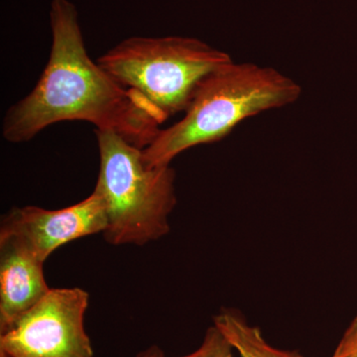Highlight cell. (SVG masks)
Here are the masks:
<instances>
[{
	"mask_svg": "<svg viewBox=\"0 0 357 357\" xmlns=\"http://www.w3.org/2000/svg\"><path fill=\"white\" fill-rule=\"evenodd\" d=\"M50 26L48 63L31 93L7 110L2 137L24 143L58 122L86 121L146 148L168 119L89 58L77 7L70 0H52Z\"/></svg>",
	"mask_w": 357,
	"mask_h": 357,
	"instance_id": "6da1fadb",
	"label": "cell"
},
{
	"mask_svg": "<svg viewBox=\"0 0 357 357\" xmlns=\"http://www.w3.org/2000/svg\"><path fill=\"white\" fill-rule=\"evenodd\" d=\"M301 93L299 84L273 68L231 61L204 77L182 119L142 149L143 161L171 165L183 152L222 140L241 121L291 105Z\"/></svg>",
	"mask_w": 357,
	"mask_h": 357,
	"instance_id": "7a4b0ae2",
	"label": "cell"
},
{
	"mask_svg": "<svg viewBox=\"0 0 357 357\" xmlns=\"http://www.w3.org/2000/svg\"><path fill=\"white\" fill-rule=\"evenodd\" d=\"M95 133L100 171L93 192L107 211V243L143 246L167 236L177 204L172 166H147L140 148L112 131Z\"/></svg>",
	"mask_w": 357,
	"mask_h": 357,
	"instance_id": "3957f363",
	"label": "cell"
},
{
	"mask_svg": "<svg viewBox=\"0 0 357 357\" xmlns=\"http://www.w3.org/2000/svg\"><path fill=\"white\" fill-rule=\"evenodd\" d=\"M231 61L197 38L136 36L122 40L96 62L169 119L185 112L204 77Z\"/></svg>",
	"mask_w": 357,
	"mask_h": 357,
	"instance_id": "277c9868",
	"label": "cell"
},
{
	"mask_svg": "<svg viewBox=\"0 0 357 357\" xmlns=\"http://www.w3.org/2000/svg\"><path fill=\"white\" fill-rule=\"evenodd\" d=\"M89 295L84 289L51 288L0 335L10 357H95L84 328Z\"/></svg>",
	"mask_w": 357,
	"mask_h": 357,
	"instance_id": "5b68a950",
	"label": "cell"
},
{
	"mask_svg": "<svg viewBox=\"0 0 357 357\" xmlns=\"http://www.w3.org/2000/svg\"><path fill=\"white\" fill-rule=\"evenodd\" d=\"M107 225L105 204L96 192L61 210L14 206L1 218L0 236L11 237L42 262L61 246L103 234Z\"/></svg>",
	"mask_w": 357,
	"mask_h": 357,
	"instance_id": "8992f818",
	"label": "cell"
},
{
	"mask_svg": "<svg viewBox=\"0 0 357 357\" xmlns=\"http://www.w3.org/2000/svg\"><path fill=\"white\" fill-rule=\"evenodd\" d=\"M44 264L15 239L0 236V335L50 290Z\"/></svg>",
	"mask_w": 357,
	"mask_h": 357,
	"instance_id": "52a82bcc",
	"label": "cell"
},
{
	"mask_svg": "<svg viewBox=\"0 0 357 357\" xmlns=\"http://www.w3.org/2000/svg\"><path fill=\"white\" fill-rule=\"evenodd\" d=\"M217 326L241 357H304L299 351L273 347L267 342L258 326L249 325L241 312L222 309L213 317Z\"/></svg>",
	"mask_w": 357,
	"mask_h": 357,
	"instance_id": "ba28073f",
	"label": "cell"
},
{
	"mask_svg": "<svg viewBox=\"0 0 357 357\" xmlns=\"http://www.w3.org/2000/svg\"><path fill=\"white\" fill-rule=\"evenodd\" d=\"M234 347L215 326H211L204 333L201 345L185 356L178 357H234Z\"/></svg>",
	"mask_w": 357,
	"mask_h": 357,
	"instance_id": "9c48e42d",
	"label": "cell"
},
{
	"mask_svg": "<svg viewBox=\"0 0 357 357\" xmlns=\"http://www.w3.org/2000/svg\"><path fill=\"white\" fill-rule=\"evenodd\" d=\"M331 357H357V314L340 338Z\"/></svg>",
	"mask_w": 357,
	"mask_h": 357,
	"instance_id": "30bf717a",
	"label": "cell"
},
{
	"mask_svg": "<svg viewBox=\"0 0 357 357\" xmlns=\"http://www.w3.org/2000/svg\"><path fill=\"white\" fill-rule=\"evenodd\" d=\"M136 357H166V356L165 352L162 351L158 345H151V347L141 351Z\"/></svg>",
	"mask_w": 357,
	"mask_h": 357,
	"instance_id": "8fae6325",
	"label": "cell"
},
{
	"mask_svg": "<svg viewBox=\"0 0 357 357\" xmlns=\"http://www.w3.org/2000/svg\"><path fill=\"white\" fill-rule=\"evenodd\" d=\"M0 357H10L4 354V352L0 351Z\"/></svg>",
	"mask_w": 357,
	"mask_h": 357,
	"instance_id": "7c38bea8",
	"label": "cell"
}]
</instances>
